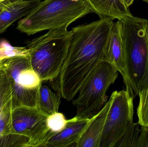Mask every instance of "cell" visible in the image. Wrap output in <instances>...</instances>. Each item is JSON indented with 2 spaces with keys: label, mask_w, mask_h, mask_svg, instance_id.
I'll return each mask as SVG.
<instances>
[{
  "label": "cell",
  "mask_w": 148,
  "mask_h": 147,
  "mask_svg": "<svg viewBox=\"0 0 148 147\" xmlns=\"http://www.w3.org/2000/svg\"><path fill=\"white\" fill-rule=\"evenodd\" d=\"M109 18L72 28L67 55L59 76L51 81L56 91L69 102L74 99L87 78L105 60V50L114 23Z\"/></svg>",
  "instance_id": "obj_1"
},
{
  "label": "cell",
  "mask_w": 148,
  "mask_h": 147,
  "mask_svg": "<svg viewBox=\"0 0 148 147\" xmlns=\"http://www.w3.org/2000/svg\"><path fill=\"white\" fill-rule=\"evenodd\" d=\"M93 13L85 0H42L18 22L16 29L30 35L44 30L68 28L76 20Z\"/></svg>",
  "instance_id": "obj_2"
},
{
  "label": "cell",
  "mask_w": 148,
  "mask_h": 147,
  "mask_svg": "<svg viewBox=\"0 0 148 147\" xmlns=\"http://www.w3.org/2000/svg\"><path fill=\"white\" fill-rule=\"evenodd\" d=\"M72 36V30L64 27L49 30L47 33L26 42L31 66L41 82H50L59 76Z\"/></svg>",
  "instance_id": "obj_3"
},
{
  "label": "cell",
  "mask_w": 148,
  "mask_h": 147,
  "mask_svg": "<svg viewBox=\"0 0 148 147\" xmlns=\"http://www.w3.org/2000/svg\"><path fill=\"white\" fill-rule=\"evenodd\" d=\"M130 79L135 96L148 88V20L128 16L121 20Z\"/></svg>",
  "instance_id": "obj_4"
},
{
  "label": "cell",
  "mask_w": 148,
  "mask_h": 147,
  "mask_svg": "<svg viewBox=\"0 0 148 147\" xmlns=\"http://www.w3.org/2000/svg\"><path fill=\"white\" fill-rule=\"evenodd\" d=\"M118 72L108 61L99 63L83 84L78 96L73 100L77 108L76 117L90 119L101 110L107 100V91L115 82Z\"/></svg>",
  "instance_id": "obj_5"
},
{
  "label": "cell",
  "mask_w": 148,
  "mask_h": 147,
  "mask_svg": "<svg viewBox=\"0 0 148 147\" xmlns=\"http://www.w3.org/2000/svg\"><path fill=\"white\" fill-rule=\"evenodd\" d=\"M0 66L10 83L14 108L21 106L36 107L41 81L31 66L29 54L4 59L0 61Z\"/></svg>",
  "instance_id": "obj_6"
},
{
  "label": "cell",
  "mask_w": 148,
  "mask_h": 147,
  "mask_svg": "<svg viewBox=\"0 0 148 147\" xmlns=\"http://www.w3.org/2000/svg\"><path fill=\"white\" fill-rule=\"evenodd\" d=\"M105 120L99 147H115L134 123V98L125 90L115 91Z\"/></svg>",
  "instance_id": "obj_7"
},
{
  "label": "cell",
  "mask_w": 148,
  "mask_h": 147,
  "mask_svg": "<svg viewBox=\"0 0 148 147\" xmlns=\"http://www.w3.org/2000/svg\"><path fill=\"white\" fill-rule=\"evenodd\" d=\"M47 117L37 107L18 106L13 109L12 123L17 133L29 139L28 147H45L53 134L48 127Z\"/></svg>",
  "instance_id": "obj_8"
},
{
  "label": "cell",
  "mask_w": 148,
  "mask_h": 147,
  "mask_svg": "<svg viewBox=\"0 0 148 147\" xmlns=\"http://www.w3.org/2000/svg\"><path fill=\"white\" fill-rule=\"evenodd\" d=\"M14 108L10 83L5 70L0 66V147H28L29 139L14 129Z\"/></svg>",
  "instance_id": "obj_9"
},
{
  "label": "cell",
  "mask_w": 148,
  "mask_h": 147,
  "mask_svg": "<svg viewBox=\"0 0 148 147\" xmlns=\"http://www.w3.org/2000/svg\"><path fill=\"white\" fill-rule=\"evenodd\" d=\"M104 60L114 66L121 74L126 90L134 98L123 40L121 20L114 22L105 47Z\"/></svg>",
  "instance_id": "obj_10"
},
{
  "label": "cell",
  "mask_w": 148,
  "mask_h": 147,
  "mask_svg": "<svg viewBox=\"0 0 148 147\" xmlns=\"http://www.w3.org/2000/svg\"><path fill=\"white\" fill-rule=\"evenodd\" d=\"M90 119L75 117L67 120L64 129L53 134L49 139L45 147L75 146L87 127Z\"/></svg>",
  "instance_id": "obj_11"
},
{
  "label": "cell",
  "mask_w": 148,
  "mask_h": 147,
  "mask_svg": "<svg viewBox=\"0 0 148 147\" xmlns=\"http://www.w3.org/2000/svg\"><path fill=\"white\" fill-rule=\"evenodd\" d=\"M110 104V98L101 110L90 118L75 147H99Z\"/></svg>",
  "instance_id": "obj_12"
},
{
  "label": "cell",
  "mask_w": 148,
  "mask_h": 147,
  "mask_svg": "<svg viewBox=\"0 0 148 147\" xmlns=\"http://www.w3.org/2000/svg\"><path fill=\"white\" fill-rule=\"evenodd\" d=\"M93 13L100 18H109L119 20L132 16L128 7L123 0H85Z\"/></svg>",
  "instance_id": "obj_13"
},
{
  "label": "cell",
  "mask_w": 148,
  "mask_h": 147,
  "mask_svg": "<svg viewBox=\"0 0 148 147\" xmlns=\"http://www.w3.org/2000/svg\"><path fill=\"white\" fill-rule=\"evenodd\" d=\"M42 0H21L11 4L0 13V34L12 23L30 14Z\"/></svg>",
  "instance_id": "obj_14"
},
{
  "label": "cell",
  "mask_w": 148,
  "mask_h": 147,
  "mask_svg": "<svg viewBox=\"0 0 148 147\" xmlns=\"http://www.w3.org/2000/svg\"><path fill=\"white\" fill-rule=\"evenodd\" d=\"M61 96L53 92L47 85L41 82L39 89L37 107L45 115L49 116L58 112Z\"/></svg>",
  "instance_id": "obj_15"
},
{
  "label": "cell",
  "mask_w": 148,
  "mask_h": 147,
  "mask_svg": "<svg viewBox=\"0 0 148 147\" xmlns=\"http://www.w3.org/2000/svg\"><path fill=\"white\" fill-rule=\"evenodd\" d=\"M140 124L133 123L115 147H136L140 134Z\"/></svg>",
  "instance_id": "obj_16"
},
{
  "label": "cell",
  "mask_w": 148,
  "mask_h": 147,
  "mask_svg": "<svg viewBox=\"0 0 148 147\" xmlns=\"http://www.w3.org/2000/svg\"><path fill=\"white\" fill-rule=\"evenodd\" d=\"M140 98L137 108L138 123L141 126H148V88L139 92Z\"/></svg>",
  "instance_id": "obj_17"
},
{
  "label": "cell",
  "mask_w": 148,
  "mask_h": 147,
  "mask_svg": "<svg viewBox=\"0 0 148 147\" xmlns=\"http://www.w3.org/2000/svg\"><path fill=\"white\" fill-rule=\"evenodd\" d=\"M67 120L62 113L53 114L47 117L48 127L51 133L54 134L62 130L66 126Z\"/></svg>",
  "instance_id": "obj_18"
},
{
  "label": "cell",
  "mask_w": 148,
  "mask_h": 147,
  "mask_svg": "<svg viewBox=\"0 0 148 147\" xmlns=\"http://www.w3.org/2000/svg\"><path fill=\"white\" fill-rule=\"evenodd\" d=\"M29 54V50L25 47H13L9 45L0 47V61L5 58Z\"/></svg>",
  "instance_id": "obj_19"
},
{
  "label": "cell",
  "mask_w": 148,
  "mask_h": 147,
  "mask_svg": "<svg viewBox=\"0 0 148 147\" xmlns=\"http://www.w3.org/2000/svg\"><path fill=\"white\" fill-rule=\"evenodd\" d=\"M136 147H148V126H141Z\"/></svg>",
  "instance_id": "obj_20"
},
{
  "label": "cell",
  "mask_w": 148,
  "mask_h": 147,
  "mask_svg": "<svg viewBox=\"0 0 148 147\" xmlns=\"http://www.w3.org/2000/svg\"><path fill=\"white\" fill-rule=\"evenodd\" d=\"M21 0H0V7L6 9L11 4Z\"/></svg>",
  "instance_id": "obj_21"
},
{
  "label": "cell",
  "mask_w": 148,
  "mask_h": 147,
  "mask_svg": "<svg viewBox=\"0 0 148 147\" xmlns=\"http://www.w3.org/2000/svg\"><path fill=\"white\" fill-rule=\"evenodd\" d=\"M134 0H123L125 5L127 7H129L134 2Z\"/></svg>",
  "instance_id": "obj_22"
},
{
  "label": "cell",
  "mask_w": 148,
  "mask_h": 147,
  "mask_svg": "<svg viewBox=\"0 0 148 147\" xmlns=\"http://www.w3.org/2000/svg\"><path fill=\"white\" fill-rule=\"evenodd\" d=\"M3 9L2 8L0 7V13H1V12L3 10Z\"/></svg>",
  "instance_id": "obj_23"
},
{
  "label": "cell",
  "mask_w": 148,
  "mask_h": 147,
  "mask_svg": "<svg viewBox=\"0 0 148 147\" xmlns=\"http://www.w3.org/2000/svg\"><path fill=\"white\" fill-rule=\"evenodd\" d=\"M144 1L148 3V0H143Z\"/></svg>",
  "instance_id": "obj_24"
},
{
  "label": "cell",
  "mask_w": 148,
  "mask_h": 147,
  "mask_svg": "<svg viewBox=\"0 0 148 147\" xmlns=\"http://www.w3.org/2000/svg\"></svg>",
  "instance_id": "obj_25"
},
{
  "label": "cell",
  "mask_w": 148,
  "mask_h": 147,
  "mask_svg": "<svg viewBox=\"0 0 148 147\" xmlns=\"http://www.w3.org/2000/svg\"></svg>",
  "instance_id": "obj_26"
}]
</instances>
